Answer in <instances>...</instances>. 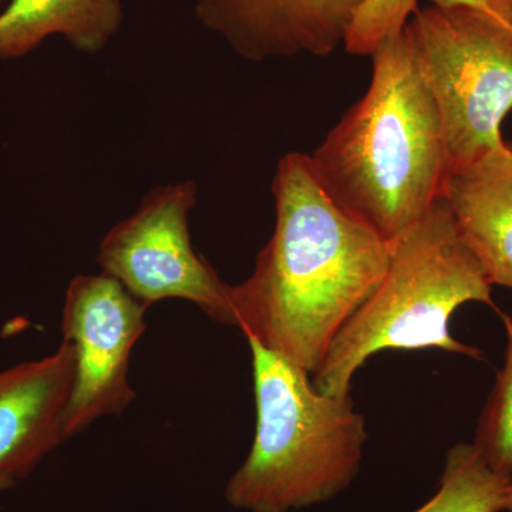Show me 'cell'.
<instances>
[{
	"mask_svg": "<svg viewBox=\"0 0 512 512\" xmlns=\"http://www.w3.org/2000/svg\"><path fill=\"white\" fill-rule=\"evenodd\" d=\"M443 197L488 281L512 291V144L451 171Z\"/></svg>",
	"mask_w": 512,
	"mask_h": 512,
	"instance_id": "30bf717a",
	"label": "cell"
},
{
	"mask_svg": "<svg viewBox=\"0 0 512 512\" xmlns=\"http://www.w3.org/2000/svg\"><path fill=\"white\" fill-rule=\"evenodd\" d=\"M362 0H194L195 15L239 57L332 56Z\"/></svg>",
	"mask_w": 512,
	"mask_h": 512,
	"instance_id": "ba28073f",
	"label": "cell"
},
{
	"mask_svg": "<svg viewBox=\"0 0 512 512\" xmlns=\"http://www.w3.org/2000/svg\"><path fill=\"white\" fill-rule=\"evenodd\" d=\"M272 194L274 234L247 281L229 285L232 326L313 375L382 281L390 244L330 200L311 156L282 157Z\"/></svg>",
	"mask_w": 512,
	"mask_h": 512,
	"instance_id": "6da1fadb",
	"label": "cell"
},
{
	"mask_svg": "<svg viewBox=\"0 0 512 512\" xmlns=\"http://www.w3.org/2000/svg\"><path fill=\"white\" fill-rule=\"evenodd\" d=\"M500 315L507 333L504 366L478 419L473 444L495 471L512 477V318Z\"/></svg>",
	"mask_w": 512,
	"mask_h": 512,
	"instance_id": "4fadbf2b",
	"label": "cell"
},
{
	"mask_svg": "<svg viewBox=\"0 0 512 512\" xmlns=\"http://www.w3.org/2000/svg\"><path fill=\"white\" fill-rule=\"evenodd\" d=\"M487 8L512 26V0H488Z\"/></svg>",
	"mask_w": 512,
	"mask_h": 512,
	"instance_id": "9a60e30c",
	"label": "cell"
},
{
	"mask_svg": "<svg viewBox=\"0 0 512 512\" xmlns=\"http://www.w3.org/2000/svg\"><path fill=\"white\" fill-rule=\"evenodd\" d=\"M439 109L448 174L504 143L512 26L487 6L420 9L406 25Z\"/></svg>",
	"mask_w": 512,
	"mask_h": 512,
	"instance_id": "5b68a950",
	"label": "cell"
},
{
	"mask_svg": "<svg viewBox=\"0 0 512 512\" xmlns=\"http://www.w3.org/2000/svg\"><path fill=\"white\" fill-rule=\"evenodd\" d=\"M74 348L0 372V478L16 483L35 471L64 436L74 380Z\"/></svg>",
	"mask_w": 512,
	"mask_h": 512,
	"instance_id": "9c48e42d",
	"label": "cell"
},
{
	"mask_svg": "<svg viewBox=\"0 0 512 512\" xmlns=\"http://www.w3.org/2000/svg\"><path fill=\"white\" fill-rule=\"evenodd\" d=\"M437 8H453V6H487L488 0H430Z\"/></svg>",
	"mask_w": 512,
	"mask_h": 512,
	"instance_id": "2e32d148",
	"label": "cell"
},
{
	"mask_svg": "<svg viewBox=\"0 0 512 512\" xmlns=\"http://www.w3.org/2000/svg\"><path fill=\"white\" fill-rule=\"evenodd\" d=\"M3 0H0V5H2Z\"/></svg>",
	"mask_w": 512,
	"mask_h": 512,
	"instance_id": "ac0fdd59",
	"label": "cell"
},
{
	"mask_svg": "<svg viewBox=\"0 0 512 512\" xmlns=\"http://www.w3.org/2000/svg\"><path fill=\"white\" fill-rule=\"evenodd\" d=\"M512 505V477L495 471L473 443H457L444 458L439 488L412 512H501Z\"/></svg>",
	"mask_w": 512,
	"mask_h": 512,
	"instance_id": "7c38bea8",
	"label": "cell"
},
{
	"mask_svg": "<svg viewBox=\"0 0 512 512\" xmlns=\"http://www.w3.org/2000/svg\"><path fill=\"white\" fill-rule=\"evenodd\" d=\"M470 302L498 312L493 285L441 197L390 242L382 281L330 343L313 386L326 394L350 393L357 370L383 350L440 349L481 359L480 349L450 332L451 316Z\"/></svg>",
	"mask_w": 512,
	"mask_h": 512,
	"instance_id": "3957f363",
	"label": "cell"
},
{
	"mask_svg": "<svg viewBox=\"0 0 512 512\" xmlns=\"http://www.w3.org/2000/svg\"><path fill=\"white\" fill-rule=\"evenodd\" d=\"M138 302L113 276H74L63 306V338L74 348V380L64 436H76L100 417L119 414L136 399L128 383L131 350L146 332Z\"/></svg>",
	"mask_w": 512,
	"mask_h": 512,
	"instance_id": "52a82bcc",
	"label": "cell"
},
{
	"mask_svg": "<svg viewBox=\"0 0 512 512\" xmlns=\"http://www.w3.org/2000/svg\"><path fill=\"white\" fill-rule=\"evenodd\" d=\"M256 431L247 460L225 487L228 504L248 512H293L348 490L362 466L366 420L352 394H326L311 373L247 338Z\"/></svg>",
	"mask_w": 512,
	"mask_h": 512,
	"instance_id": "277c9868",
	"label": "cell"
},
{
	"mask_svg": "<svg viewBox=\"0 0 512 512\" xmlns=\"http://www.w3.org/2000/svg\"><path fill=\"white\" fill-rule=\"evenodd\" d=\"M419 10V0H362L343 46L350 55L372 56L383 40L402 32Z\"/></svg>",
	"mask_w": 512,
	"mask_h": 512,
	"instance_id": "5bb4252c",
	"label": "cell"
},
{
	"mask_svg": "<svg viewBox=\"0 0 512 512\" xmlns=\"http://www.w3.org/2000/svg\"><path fill=\"white\" fill-rule=\"evenodd\" d=\"M124 22L121 0H12L0 12V59H18L63 36L87 55L106 49Z\"/></svg>",
	"mask_w": 512,
	"mask_h": 512,
	"instance_id": "8fae6325",
	"label": "cell"
},
{
	"mask_svg": "<svg viewBox=\"0 0 512 512\" xmlns=\"http://www.w3.org/2000/svg\"><path fill=\"white\" fill-rule=\"evenodd\" d=\"M508 512H512V505H511V508H510V510H508Z\"/></svg>",
	"mask_w": 512,
	"mask_h": 512,
	"instance_id": "e0dca14e",
	"label": "cell"
},
{
	"mask_svg": "<svg viewBox=\"0 0 512 512\" xmlns=\"http://www.w3.org/2000/svg\"><path fill=\"white\" fill-rule=\"evenodd\" d=\"M372 80L311 156L323 190L353 220L393 242L443 197L439 109L406 28L372 53Z\"/></svg>",
	"mask_w": 512,
	"mask_h": 512,
	"instance_id": "7a4b0ae2",
	"label": "cell"
},
{
	"mask_svg": "<svg viewBox=\"0 0 512 512\" xmlns=\"http://www.w3.org/2000/svg\"><path fill=\"white\" fill-rule=\"evenodd\" d=\"M197 197L191 180L148 192L134 214L104 235L97 261L146 308L184 299L232 325L229 285L192 247L188 217Z\"/></svg>",
	"mask_w": 512,
	"mask_h": 512,
	"instance_id": "8992f818",
	"label": "cell"
}]
</instances>
